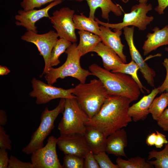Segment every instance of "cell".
I'll use <instances>...</instances> for the list:
<instances>
[{"instance_id": "6da1fadb", "label": "cell", "mask_w": 168, "mask_h": 168, "mask_svg": "<svg viewBox=\"0 0 168 168\" xmlns=\"http://www.w3.org/2000/svg\"><path fill=\"white\" fill-rule=\"evenodd\" d=\"M132 101L125 97L109 95L99 112L85 123L86 126L95 128L107 137L126 127L133 120L128 114Z\"/></svg>"}, {"instance_id": "7a4b0ae2", "label": "cell", "mask_w": 168, "mask_h": 168, "mask_svg": "<svg viewBox=\"0 0 168 168\" xmlns=\"http://www.w3.org/2000/svg\"><path fill=\"white\" fill-rule=\"evenodd\" d=\"M89 69L92 75L101 81L109 95L124 96L133 101L137 100L139 97L141 92L140 89L130 76L110 72L95 63L91 64Z\"/></svg>"}, {"instance_id": "3957f363", "label": "cell", "mask_w": 168, "mask_h": 168, "mask_svg": "<svg viewBox=\"0 0 168 168\" xmlns=\"http://www.w3.org/2000/svg\"><path fill=\"white\" fill-rule=\"evenodd\" d=\"M72 94L90 119L100 111L109 96L107 91L99 79L91 80L87 83H81L74 88Z\"/></svg>"}, {"instance_id": "277c9868", "label": "cell", "mask_w": 168, "mask_h": 168, "mask_svg": "<svg viewBox=\"0 0 168 168\" xmlns=\"http://www.w3.org/2000/svg\"><path fill=\"white\" fill-rule=\"evenodd\" d=\"M76 43L72 44L65 52L67 55L65 63L59 67L54 68L51 67L44 77L48 84L53 85L57 80L68 77H72L78 80L81 83H85L87 77L92 75L90 71L83 68L81 66L80 59L82 57L77 48Z\"/></svg>"}, {"instance_id": "5b68a950", "label": "cell", "mask_w": 168, "mask_h": 168, "mask_svg": "<svg viewBox=\"0 0 168 168\" xmlns=\"http://www.w3.org/2000/svg\"><path fill=\"white\" fill-rule=\"evenodd\" d=\"M63 117L58 128L60 135L78 133L84 135L85 123L90 118L79 105L75 98H66Z\"/></svg>"}, {"instance_id": "8992f818", "label": "cell", "mask_w": 168, "mask_h": 168, "mask_svg": "<svg viewBox=\"0 0 168 168\" xmlns=\"http://www.w3.org/2000/svg\"><path fill=\"white\" fill-rule=\"evenodd\" d=\"M65 102V98H60L54 109L49 110L47 107L45 108L41 113L40 125L32 134L29 143L22 149L23 152L29 155L44 147V140L54 127L55 120L64 110Z\"/></svg>"}, {"instance_id": "52a82bcc", "label": "cell", "mask_w": 168, "mask_h": 168, "mask_svg": "<svg viewBox=\"0 0 168 168\" xmlns=\"http://www.w3.org/2000/svg\"><path fill=\"white\" fill-rule=\"evenodd\" d=\"M152 9L151 3H139L132 7L130 12L124 14L121 22L111 24L102 22L97 18H95V19L99 24L114 29V31L121 30L124 28L129 26L137 27L139 30L143 31L154 19L153 16L147 15Z\"/></svg>"}, {"instance_id": "ba28073f", "label": "cell", "mask_w": 168, "mask_h": 168, "mask_svg": "<svg viewBox=\"0 0 168 168\" xmlns=\"http://www.w3.org/2000/svg\"><path fill=\"white\" fill-rule=\"evenodd\" d=\"M58 37L57 33L53 30L41 34L31 31H27L21 37L22 40L35 44L40 52V54L43 57L44 67L40 77L46 74L51 67L49 63L50 55L54 46L58 39Z\"/></svg>"}, {"instance_id": "9c48e42d", "label": "cell", "mask_w": 168, "mask_h": 168, "mask_svg": "<svg viewBox=\"0 0 168 168\" xmlns=\"http://www.w3.org/2000/svg\"><path fill=\"white\" fill-rule=\"evenodd\" d=\"M31 82L33 90L29 93V95L32 97L36 98L35 103L37 105L44 104L57 98L76 97L72 94L74 88L65 89L56 87L35 77Z\"/></svg>"}, {"instance_id": "30bf717a", "label": "cell", "mask_w": 168, "mask_h": 168, "mask_svg": "<svg viewBox=\"0 0 168 168\" xmlns=\"http://www.w3.org/2000/svg\"><path fill=\"white\" fill-rule=\"evenodd\" d=\"M74 13V10L68 7H63L55 10L49 19L59 38L73 43L77 41L73 21Z\"/></svg>"}, {"instance_id": "8fae6325", "label": "cell", "mask_w": 168, "mask_h": 168, "mask_svg": "<svg viewBox=\"0 0 168 168\" xmlns=\"http://www.w3.org/2000/svg\"><path fill=\"white\" fill-rule=\"evenodd\" d=\"M57 138L50 136L45 146L31 154V162L34 168H63L57 153Z\"/></svg>"}, {"instance_id": "7c38bea8", "label": "cell", "mask_w": 168, "mask_h": 168, "mask_svg": "<svg viewBox=\"0 0 168 168\" xmlns=\"http://www.w3.org/2000/svg\"><path fill=\"white\" fill-rule=\"evenodd\" d=\"M125 39L128 45L132 60L139 68V70L147 83L151 86H155L154 77L156 73L154 70L145 62L135 45L133 40L134 27L126 26L123 29Z\"/></svg>"}, {"instance_id": "4fadbf2b", "label": "cell", "mask_w": 168, "mask_h": 168, "mask_svg": "<svg viewBox=\"0 0 168 168\" xmlns=\"http://www.w3.org/2000/svg\"><path fill=\"white\" fill-rule=\"evenodd\" d=\"M63 0H56L49 4L46 7L39 10L32 9L28 11L20 10L17 11V14L15 16L17 21L15 24L19 26L24 27L27 31H31L37 33V27L35 23L43 17L49 18V11L53 7L60 4Z\"/></svg>"}, {"instance_id": "5bb4252c", "label": "cell", "mask_w": 168, "mask_h": 168, "mask_svg": "<svg viewBox=\"0 0 168 168\" xmlns=\"http://www.w3.org/2000/svg\"><path fill=\"white\" fill-rule=\"evenodd\" d=\"M57 145L64 155H72L84 158L89 150L84 135L78 133L60 135Z\"/></svg>"}, {"instance_id": "9a60e30c", "label": "cell", "mask_w": 168, "mask_h": 168, "mask_svg": "<svg viewBox=\"0 0 168 168\" xmlns=\"http://www.w3.org/2000/svg\"><path fill=\"white\" fill-rule=\"evenodd\" d=\"M100 34L99 35L101 42L105 45L114 51L124 63L127 62L126 56L124 54V45L121 42L120 36L121 30L112 31L110 28L101 25L100 26Z\"/></svg>"}, {"instance_id": "2e32d148", "label": "cell", "mask_w": 168, "mask_h": 168, "mask_svg": "<svg viewBox=\"0 0 168 168\" xmlns=\"http://www.w3.org/2000/svg\"><path fill=\"white\" fill-rule=\"evenodd\" d=\"M158 93V87L155 88L149 94L144 96L138 101L129 106L128 114L133 120H144L147 118L151 105Z\"/></svg>"}, {"instance_id": "e0dca14e", "label": "cell", "mask_w": 168, "mask_h": 168, "mask_svg": "<svg viewBox=\"0 0 168 168\" xmlns=\"http://www.w3.org/2000/svg\"><path fill=\"white\" fill-rule=\"evenodd\" d=\"M127 144V133L122 128L107 137L105 152L108 154L127 158L124 151Z\"/></svg>"}, {"instance_id": "ac0fdd59", "label": "cell", "mask_w": 168, "mask_h": 168, "mask_svg": "<svg viewBox=\"0 0 168 168\" xmlns=\"http://www.w3.org/2000/svg\"><path fill=\"white\" fill-rule=\"evenodd\" d=\"M152 30V33H148L146 35L142 47L144 55H147L158 47L168 45V25L161 29L155 27Z\"/></svg>"}, {"instance_id": "d6986e66", "label": "cell", "mask_w": 168, "mask_h": 168, "mask_svg": "<svg viewBox=\"0 0 168 168\" xmlns=\"http://www.w3.org/2000/svg\"><path fill=\"white\" fill-rule=\"evenodd\" d=\"M80 2L86 1L89 7V17L95 19V13L98 7L101 10L102 17L108 20L109 19V13L112 12L115 15L120 16L122 15L123 10L118 4H114L111 0H70Z\"/></svg>"}, {"instance_id": "ffe728a7", "label": "cell", "mask_w": 168, "mask_h": 168, "mask_svg": "<svg viewBox=\"0 0 168 168\" xmlns=\"http://www.w3.org/2000/svg\"><path fill=\"white\" fill-rule=\"evenodd\" d=\"M92 52L96 53L101 57L104 68L108 71H113L124 63L114 51L101 42L96 46Z\"/></svg>"}, {"instance_id": "44dd1931", "label": "cell", "mask_w": 168, "mask_h": 168, "mask_svg": "<svg viewBox=\"0 0 168 168\" xmlns=\"http://www.w3.org/2000/svg\"><path fill=\"white\" fill-rule=\"evenodd\" d=\"M84 136L89 150L94 154L105 151L107 137L94 127L86 126Z\"/></svg>"}, {"instance_id": "7402d4cb", "label": "cell", "mask_w": 168, "mask_h": 168, "mask_svg": "<svg viewBox=\"0 0 168 168\" xmlns=\"http://www.w3.org/2000/svg\"><path fill=\"white\" fill-rule=\"evenodd\" d=\"M78 33L80 36V41L77 48L82 56L92 52L101 42L100 38L97 35L84 30H79Z\"/></svg>"}, {"instance_id": "603a6c76", "label": "cell", "mask_w": 168, "mask_h": 168, "mask_svg": "<svg viewBox=\"0 0 168 168\" xmlns=\"http://www.w3.org/2000/svg\"><path fill=\"white\" fill-rule=\"evenodd\" d=\"M73 21L76 29L87 31L99 36L100 35V26L95 19L87 17L81 13L80 15L74 14Z\"/></svg>"}, {"instance_id": "cb8c5ba5", "label": "cell", "mask_w": 168, "mask_h": 168, "mask_svg": "<svg viewBox=\"0 0 168 168\" xmlns=\"http://www.w3.org/2000/svg\"><path fill=\"white\" fill-rule=\"evenodd\" d=\"M139 69V68L138 66L132 60L128 63H122L118 68L111 72H120L129 75L137 83L142 93H145L144 90L147 93H149L150 90L143 86L138 77L137 72Z\"/></svg>"}, {"instance_id": "d4e9b609", "label": "cell", "mask_w": 168, "mask_h": 168, "mask_svg": "<svg viewBox=\"0 0 168 168\" xmlns=\"http://www.w3.org/2000/svg\"><path fill=\"white\" fill-rule=\"evenodd\" d=\"M168 106V92L162 93L159 96L155 98L149 109L153 120H157Z\"/></svg>"}, {"instance_id": "484cf974", "label": "cell", "mask_w": 168, "mask_h": 168, "mask_svg": "<svg viewBox=\"0 0 168 168\" xmlns=\"http://www.w3.org/2000/svg\"><path fill=\"white\" fill-rule=\"evenodd\" d=\"M154 158L153 161H148L155 168H168V142L161 151L153 150L148 152V160Z\"/></svg>"}, {"instance_id": "4316f807", "label": "cell", "mask_w": 168, "mask_h": 168, "mask_svg": "<svg viewBox=\"0 0 168 168\" xmlns=\"http://www.w3.org/2000/svg\"><path fill=\"white\" fill-rule=\"evenodd\" d=\"M119 168H153L154 166L139 156L132 157L127 160L118 157L116 160Z\"/></svg>"}, {"instance_id": "83f0119b", "label": "cell", "mask_w": 168, "mask_h": 168, "mask_svg": "<svg viewBox=\"0 0 168 168\" xmlns=\"http://www.w3.org/2000/svg\"><path fill=\"white\" fill-rule=\"evenodd\" d=\"M71 44V42L65 39L59 38L58 39L51 53L49 63L51 67L57 66L60 63L59 59V56L65 52Z\"/></svg>"}, {"instance_id": "f1b7e54d", "label": "cell", "mask_w": 168, "mask_h": 168, "mask_svg": "<svg viewBox=\"0 0 168 168\" xmlns=\"http://www.w3.org/2000/svg\"><path fill=\"white\" fill-rule=\"evenodd\" d=\"M63 168H84V158L72 155H65Z\"/></svg>"}, {"instance_id": "f546056e", "label": "cell", "mask_w": 168, "mask_h": 168, "mask_svg": "<svg viewBox=\"0 0 168 168\" xmlns=\"http://www.w3.org/2000/svg\"><path fill=\"white\" fill-rule=\"evenodd\" d=\"M94 156L100 168H119L117 164L112 162L105 151L94 154Z\"/></svg>"}, {"instance_id": "4dcf8cb0", "label": "cell", "mask_w": 168, "mask_h": 168, "mask_svg": "<svg viewBox=\"0 0 168 168\" xmlns=\"http://www.w3.org/2000/svg\"><path fill=\"white\" fill-rule=\"evenodd\" d=\"M56 0H23L20 3L21 7L25 11L35 8H40L42 5L51 2Z\"/></svg>"}, {"instance_id": "1f68e13d", "label": "cell", "mask_w": 168, "mask_h": 168, "mask_svg": "<svg viewBox=\"0 0 168 168\" xmlns=\"http://www.w3.org/2000/svg\"><path fill=\"white\" fill-rule=\"evenodd\" d=\"M8 168H34L31 162H24L11 155Z\"/></svg>"}, {"instance_id": "d6a6232c", "label": "cell", "mask_w": 168, "mask_h": 168, "mask_svg": "<svg viewBox=\"0 0 168 168\" xmlns=\"http://www.w3.org/2000/svg\"><path fill=\"white\" fill-rule=\"evenodd\" d=\"M11 143L9 136L7 134L4 128L0 125V148L11 150L12 147Z\"/></svg>"}, {"instance_id": "836d02e7", "label": "cell", "mask_w": 168, "mask_h": 168, "mask_svg": "<svg viewBox=\"0 0 168 168\" xmlns=\"http://www.w3.org/2000/svg\"><path fill=\"white\" fill-rule=\"evenodd\" d=\"M84 168H100L93 153L89 150L84 157Z\"/></svg>"}, {"instance_id": "e575fe53", "label": "cell", "mask_w": 168, "mask_h": 168, "mask_svg": "<svg viewBox=\"0 0 168 168\" xmlns=\"http://www.w3.org/2000/svg\"><path fill=\"white\" fill-rule=\"evenodd\" d=\"M156 121L158 125L163 130L168 132V108L165 110Z\"/></svg>"}, {"instance_id": "d590c367", "label": "cell", "mask_w": 168, "mask_h": 168, "mask_svg": "<svg viewBox=\"0 0 168 168\" xmlns=\"http://www.w3.org/2000/svg\"><path fill=\"white\" fill-rule=\"evenodd\" d=\"M162 64L166 70V76L163 82L158 86L159 93H162L164 91L168 92V58H166L162 62Z\"/></svg>"}, {"instance_id": "8d00e7d4", "label": "cell", "mask_w": 168, "mask_h": 168, "mask_svg": "<svg viewBox=\"0 0 168 168\" xmlns=\"http://www.w3.org/2000/svg\"><path fill=\"white\" fill-rule=\"evenodd\" d=\"M9 161L6 149L0 148V168H8Z\"/></svg>"}, {"instance_id": "74e56055", "label": "cell", "mask_w": 168, "mask_h": 168, "mask_svg": "<svg viewBox=\"0 0 168 168\" xmlns=\"http://www.w3.org/2000/svg\"><path fill=\"white\" fill-rule=\"evenodd\" d=\"M157 137L154 145L157 148H161L164 144H167L168 142L166 136L164 134L156 130Z\"/></svg>"}, {"instance_id": "f35d334b", "label": "cell", "mask_w": 168, "mask_h": 168, "mask_svg": "<svg viewBox=\"0 0 168 168\" xmlns=\"http://www.w3.org/2000/svg\"><path fill=\"white\" fill-rule=\"evenodd\" d=\"M158 5L154 9L160 15L164 13V10L168 6V0H157Z\"/></svg>"}, {"instance_id": "ab89813d", "label": "cell", "mask_w": 168, "mask_h": 168, "mask_svg": "<svg viewBox=\"0 0 168 168\" xmlns=\"http://www.w3.org/2000/svg\"><path fill=\"white\" fill-rule=\"evenodd\" d=\"M156 133H153L149 135L146 139V144L149 146L154 145L157 139Z\"/></svg>"}, {"instance_id": "60d3db41", "label": "cell", "mask_w": 168, "mask_h": 168, "mask_svg": "<svg viewBox=\"0 0 168 168\" xmlns=\"http://www.w3.org/2000/svg\"><path fill=\"white\" fill-rule=\"evenodd\" d=\"M7 121V117L6 111L3 110H0V125H5Z\"/></svg>"}, {"instance_id": "b9f144b4", "label": "cell", "mask_w": 168, "mask_h": 168, "mask_svg": "<svg viewBox=\"0 0 168 168\" xmlns=\"http://www.w3.org/2000/svg\"><path fill=\"white\" fill-rule=\"evenodd\" d=\"M10 72V71L5 66H0V75H6Z\"/></svg>"}, {"instance_id": "7bdbcfd3", "label": "cell", "mask_w": 168, "mask_h": 168, "mask_svg": "<svg viewBox=\"0 0 168 168\" xmlns=\"http://www.w3.org/2000/svg\"><path fill=\"white\" fill-rule=\"evenodd\" d=\"M147 0H138L139 3H147Z\"/></svg>"}, {"instance_id": "ee69618b", "label": "cell", "mask_w": 168, "mask_h": 168, "mask_svg": "<svg viewBox=\"0 0 168 168\" xmlns=\"http://www.w3.org/2000/svg\"><path fill=\"white\" fill-rule=\"evenodd\" d=\"M123 2L126 3L128 2L129 0H120Z\"/></svg>"}, {"instance_id": "f6af8a7d", "label": "cell", "mask_w": 168, "mask_h": 168, "mask_svg": "<svg viewBox=\"0 0 168 168\" xmlns=\"http://www.w3.org/2000/svg\"><path fill=\"white\" fill-rule=\"evenodd\" d=\"M165 49L168 53V47H166L165 48Z\"/></svg>"}]
</instances>
